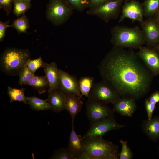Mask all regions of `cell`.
I'll list each match as a JSON object with an SVG mask.
<instances>
[{"label": "cell", "instance_id": "603a6c76", "mask_svg": "<svg viewBox=\"0 0 159 159\" xmlns=\"http://www.w3.org/2000/svg\"><path fill=\"white\" fill-rule=\"evenodd\" d=\"M7 89V92L10 98V103L18 101L25 104H27L26 97L24 94L25 88L18 89L9 86Z\"/></svg>", "mask_w": 159, "mask_h": 159}, {"label": "cell", "instance_id": "ac0fdd59", "mask_svg": "<svg viewBox=\"0 0 159 159\" xmlns=\"http://www.w3.org/2000/svg\"><path fill=\"white\" fill-rule=\"evenodd\" d=\"M74 121H72V129L68 148L73 154L74 159H77L82 154L84 151L81 143L82 137L80 135H77L76 133Z\"/></svg>", "mask_w": 159, "mask_h": 159}, {"label": "cell", "instance_id": "2e32d148", "mask_svg": "<svg viewBox=\"0 0 159 159\" xmlns=\"http://www.w3.org/2000/svg\"><path fill=\"white\" fill-rule=\"evenodd\" d=\"M135 100L132 98H121L113 104V110L122 116L131 117L137 109Z\"/></svg>", "mask_w": 159, "mask_h": 159}, {"label": "cell", "instance_id": "1f68e13d", "mask_svg": "<svg viewBox=\"0 0 159 159\" xmlns=\"http://www.w3.org/2000/svg\"><path fill=\"white\" fill-rule=\"evenodd\" d=\"M14 0H0V7L3 9L7 15L10 14Z\"/></svg>", "mask_w": 159, "mask_h": 159}, {"label": "cell", "instance_id": "cb8c5ba5", "mask_svg": "<svg viewBox=\"0 0 159 159\" xmlns=\"http://www.w3.org/2000/svg\"><path fill=\"white\" fill-rule=\"evenodd\" d=\"M143 9L145 16L150 17L155 15L159 10V0H145Z\"/></svg>", "mask_w": 159, "mask_h": 159}, {"label": "cell", "instance_id": "5bb4252c", "mask_svg": "<svg viewBox=\"0 0 159 159\" xmlns=\"http://www.w3.org/2000/svg\"><path fill=\"white\" fill-rule=\"evenodd\" d=\"M49 83L48 92L59 88L60 79L59 69L55 62L45 63L43 67Z\"/></svg>", "mask_w": 159, "mask_h": 159}, {"label": "cell", "instance_id": "6da1fadb", "mask_svg": "<svg viewBox=\"0 0 159 159\" xmlns=\"http://www.w3.org/2000/svg\"><path fill=\"white\" fill-rule=\"evenodd\" d=\"M97 67L103 80L121 98L139 100L150 90L153 76L133 51L114 47Z\"/></svg>", "mask_w": 159, "mask_h": 159}, {"label": "cell", "instance_id": "d4e9b609", "mask_svg": "<svg viewBox=\"0 0 159 159\" xmlns=\"http://www.w3.org/2000/svg\"><path fill=\"white\" fill-rule=\"evenodd\" d=\"M10 27L15 29L19 33H25L29 27L28 18L24 14L14 20Z\"/></svg>", "mask_w": 159, "mask_h": 159}, {"label": "cell", "instance_id": "83f0119b", "mask_svg": "<svg viewBox=\"0 0 159 159\" xmlns=\"http://www.w3.org/2000/svg\"><path fill=\"white\" fill-rule=\"evenodd\" d=\"M54 159H74L73 154L68 148H61L56 150L51 158Z\"/></svg>", "mask_w": 159, "mask_h": 159}, {"label": "cell", "instance_id": "4316f807", "mask_svg": "<svg viewBox=\"0 0 159 159\" xmlns=\"http://www.w3.org/2000/svg\"><path fill=\"white\" fill-rule=\"evenodd\" d=\"M74 9L82 12L91 5L90 0H65Z\"/></svg>", "mask_w": 159, "mask_h": 159}, {"label": "cell", "instance_id": "f546056e", "mask_svg": "<svg viewBox=\"0 0 159 159\" xmlns=\"http://www.w3.org/2000/svg\"><path fill=\"white\" fill-rule=\"evenodd\" d=\"M120 142L122 145V149L119 154V158L120 159H132L133 154L129 147L127 141L121 140Z\"/></svg>", "mask_w": 159, "mask_h": 159}, {"label": "cell", "instance_id": "5b68a950", "mask_svg": "<svg viewBox=\"0 0 159 159\" xmlns=\"http://www.w3.org/2000/svg\"><path fill=\"white\" fill-rule=\"evenodd\" d=\"M73 10L65 0H49L46 6V17L54 25H60L69 19Z\"/></svg>", "mask_w": 159, "mask_h": 159}, {"label": "cell", "instance_id": "277c9868", "mask_svg": "<svg viewBox=\"0 0 159 159\" xmlns=\"http://www.w3.org/2000/svg\"><path fill=\"white\" fill-rule=\"evenodd\" d=\"M30 58V51L27 49L7 48L1 55V70L9 75H18Z\"/></svg>", "mask_w": 159, "mask_h": 159}, {"label": "cell", "instance_id": "9c48e42d", "mask_svg": "<svg viewBox=\"0 0 159 159\" xmlns=\"http://www.w3.org/2000/svg\"><path fill=\"white\" fill-rule=\"evenodd\" d=\"M125 126L117 123L114 117L107 118L90 125V128L82 138L102 136L111 130H118Z\"/></svg>", "mask_w": 159, "mask_h": 159}, {"label": "cell", "instance_id": "ffe728a7", "mask_svg": "<svg viewBox=\"0 0 159 159\" xmlns=\"http://www.w3.org/2000/svg\"><path fill=\"white\" fill-rule=\"evenodd\" d=\"M25 85L30 86L40 94L46 92L49 87V83L46 75L40 76L34 75Z\"/></svg>", "mask_w": 159, "mask_h": 159}, {"label": "cell", "instance_id": "484cf974", "mask_svg": "<svg viewBox=\"0 0 159 159\" xmlns=\"http://www.w3.org/2000/svg\"><path fill=\"white\" fill-rule=\"evenodd\" d=\"M14 13L17 16L24 14L31 7L30 2L23 0H14Z\"/></svg>", "mask_w": 159, "mask_h": 159}, {"label": "cell", "instance_id": "60d3db41", "mask_svg": "<svg viewBox=\"0 0 159 159\" xmlns=\"http://www.w3.org/2000/svg\"><path fill=\"white\" fill-rule=\"evenodd\" d=\"M125 0L126 1V2H127V1H131V0Z\"/></svg>", "mask_w": 159, "mask_h": 159}, {"label": "cell", "instance_id": "8992f818", "mask_svg": "<svg viewBox=\"0 0 159 159\" xmlns=\"http://www.w3.org/2000/svg\"><path fill=\"white\" fill-rule=\"evenodd\" d=\"M88 100L107 105L113 104L121 98L114 90L105 81L94 83L89 93Z\"/></svg>", "mask_w": 159, "mask_h": 159}, {"label": "cell", "instance_id": "30bf717a", "mask_svg": "<svg viewBox=\"0 0 159 159\" xmlns=\"http://www.w3.org/2000/svg\"><path fill=\"white\" fill-rule=\"evenodd\" d=\"M137 54L150 70L153 76L159 75V54L154 48L141 46Z\"/></svg>", "mask_w": 159, "mask_h": 159}, {"label": "cell", "instance_id": "3957f363", "mask_svg": "<svg viewBox=\"0 0 159 159\" xmlns=\"http://www.w3.org/2000/svg\"><path fill=\"white\" fill-rule=\"evenodd\" d=\"M110 42L114 47L138 49L145 44L143 33L138 26H117L111 29Z\"/></svg>", "mask_w": 159, "mask_h": 159}, {"label": "cell", "instance_id": "74e56055", "mask_svg": "<svg viewBox=\"0 0 159 159\" xmlns=\"http://www.w3.org/2000/svg\"><path fill=\"white\" fill-rule=\"evenodd\" d=\"M155 15H156V18L155 19L159 25V10Z\"/></svg>", "mask_w": 159, "mask_h": 159}, {"label": "cell", "instance_id": "44dd1931", "mask_svg": "<svg viewBox=\"0 0 159 159\" xmlns=\"http://www.w3.org/2000/svg\"><path fill=\"white\" fill-rule=\"evenodd\" d=\"M27 104L31 109L37 111L51 109L48 102V99H42L35 96L26 97Z\"/></svg>", "mask_w": 159, "mask_h": 159}, {"label": "cell", "instance_id": "9a60e30c", "mask_svg": "<svg viewBox=\"0 0 159 159\" xmlns=\"http://www.w3.org/2000/svg\"><path fill=\"white\" fill-rule=\"evenodd\" d=\"M48 102L51 108L55 112L66 110V95L59 88L48 92Z\"/></svg>", "mask_w": 159, "mask_h": 159}, {"label": "cell", "instance_id": "4dcf8cb0", "mask_svg": "<svg viewBox=\"0 0 159 159\" xmlns=\"http://www.w3.org/2000/svg\"><path fill=\"white\" fill-rule=\"evenodd\" d=\"M45 62L43 60L41 57L33 60L29 59L26 66L34 74L36 70L40 67H43Z\"/></svg>", "mask_w": 159, "mask_h": 159}, {"label": "cell", "instance_id": "ba28073f", "mask_svg": "<svg viewBox=\"0 0 159 159\" xmlns=\"http://www.w3.org/2000/svg\"><path fill=\"white\" fill-rule=\"evenodd\" d=\"M86 114L90 125L107 118L114 117L115 111L102 102L88 100Z\"/></svg>", "mask_w": 159, "mask_h": 159}, {"label": "cell", "instance_id": "8fae6325", "mask_svg": "<svg viewBox=\"0 0 159 159\" xmlns=\"http://www.w3.org/2000/svg\"><path fill=\"white\" fill-rule=\"evenodd\" d=\"M140 23L147 47L151 48L159 43V25L155 19L149 17Z\"/></svg>", "mask_w": 159, "mask_h": 159}, {"label": "cell", "instance_id": "52a82bcc", "mask_svg": "<svg viewBox=\"0 0 159 159\" xmlns=\"http://www.w3.org/2000/svg\"><path fill=\"white\" fill-rule=\"evenodd\" d=\"M123 0H113L97 7L89 8L87 13L96 16L105 22L118 17Z\"/></svg>", "mask_w": 159, "mask_h": 159}, {"label": "cell", "instance_id": "d6a6232c", "mask_svg": "<svg viewBox=\"0 0 159 159\" xmlns=\"http://www.w3.org/2000/svg\"><path fill=\"white\" fill-rule=\"evenodd\" d=\"M155 105L150 102L148 98L145 99V105L148 119L150 120L152 118L153 114L155 108Z\"/></svg>", "mask_w": 159, "mask_h": 159}, {"label": "cell", "instance_id": "4fadbf2b", "mask_svg": "<svg viewBox=\"0 0 159 159\" xmlns=\"http://www.w3.org/2000/svg\"><path fill=\"white\" fill-rule=\"evenodd\" d=\"M58 71L59 89L65 94H74L81 99L82 96L80 90L78 80L76 77L60 69H59Z\"/></svg>", "mask_w": 159, "mask_h": 159}, {"label": "cell", "instance_id": "e575fe53", "mask_svg": "<svg viewBox=\"0 0 159 159\" xmlns=\"http://www.w3.org/2000/svg\"><path fill=\"white\" fill-rule=\"evenodd\" d=\"M148 99L150 102L156 104L159 102V92L158 91H155Z\"/></svg>", "mask_w": 159, "mask_h": 159}, {"label": "cell", "instance_id": "7402d4cb", "mask_svg": "<svg viewBox=\"0 0 159 159\" xmlns=\"http://www.w3.org/2000/svg\"><path fill=\"white\" fill-rule=\"evenodd\" d=\"M94 78L90 76H82L78 80L80 91L82 96L87 97L94 84Z\"/></svg>", "mask_w": 159, "mask_h": 159}, {"label": "cell", "instance_id": "d590c367", "mask_svg": "<svg viewBox=\"0 0 159 159\" xmlns=\"http://www.w3.org/2000/svg\"><path fill=\"white\" fill-rule=\"evenodd\" d=\"M112 0H90L91 5L90 8L97 7L107 2Z\"/></svg>", "mask_w": 159, "mask_h": 159}, {"label": "cell", "instance_id": "ab89813d", "mask_svg": "<svg viewBox=\"0 0 159 159\" xmlns=\"http://www.w3.org/2000/svg\"><path fill=\"white\" fill-rule=\"evenodd\" d=\"M26 1L30 2L31 0H23Z\"/></svg>", "mask_w": 159, "mask_h": 159}, {"label": "cell", "instance_id": "7a4b0ae2", "mask_svg": "<svg viewBox=\"0 0 159 159\" xmlns=\"http://www.w3.org/2000/svg\"><path fill=\"white\" fill-rule=\"evenodd\" d=\"M81 143L83 151L92 159H119L118 146L102 136L82 137Z\"/></svg>", "mask_w": 159, "mask_h": 159}, {"label": "cell", "instance_id": "e0dca14e", "mask_svg": "<svg viewBox=\"0 0 159 159\" xmlns=\"http://www.w3.org/2000/svg\"><path fill=\"white\" fill-rule=\"evenodd\" d=\"M141 127L143 132L151 140L156 141L159 139V116L143 120Z\"/></svg>", "mask_w": 159, "mask_h": 159}, {"label": "cell", "instance_id": "f1b7e54d", "mask_svg": "<svg viewBox=\"0 0 159 159\" xmlns=\"http://www.w3.org/2000/svg\"><path fill=\"white\" fill-rule=\"evenodd\" d=\"M34 75L26 65L20 72L18 84L22 86L25 85Z\"/></svg>", "mask_w": 159, "mask_h": 159}, {"label": "cell", "instance_id": "f35d334b", "mask_svg": "<svg viewBox=\"0 0 159 159\" xmlns=\"http://www.w3.org/2000/svg\"><path fill=\"white\" fill-rule=\"evenodd\" d=\"M154 48L156 49L159 54V43L157 44L154 47Z\"/></svg>", "mask_w": 159, "mask_h": 159}, {"label": "cell", "instance_id": "d6986e66", "mask_svg": "<svg viewBox=\"0 0 159 159\" xmlns=\"http://www.w3.org/2000/svg\"><path fill=\"white\" fill-rule=\"evenodd\" d=\"M65 94L66 110L70 115L72 121H74L77 115L81 110L83 102L79 97L74 94Z\"/></svg>", "mask_w": 159, "mask_h": 159}, {"label": "cell", "instance_id": "836d02e7", "mask_svg": "<svg viewBox=\"0 0 159 159\" xmlns=\"http://www.w3.org/2000/svg\"><path fill=\"white\" fill-rule=\"evenodd\" d=\"M10 20L6 22L0 21V41L2 42L5 37L6 30L8 27H10L9 24Z\"/></svg>", "mask_w": 159, "mask_h": 159}, {"label": "cell", "instance_id": "8d00e7d4", "mask_svg": "<svg viewBox=\"0 0 159 159\" xmlns=\"http://www.w3.org/2000/svg\"><path fill=\"white\" fill-rule=\"evenodd\" d=\"M77 159H92V158L89 155L83 152L82 154Z\"/></svg>", "mask_w": 159, "mask_h": 159}, {"label": "cell", "instance_id": "7c38bea8", "mask_svg": "<svg viewBox=\"0 0 159 159\" xmlns=\"http://www.w3.org/2000/svg\"><path fill=\"white\" fill-rule=\"evenodd\" d=\"M144 15L143 8L140 3L135 0L127 1L122 7L119 22L120 23L125 19L128 18L141 23L144 21Z\"/></svg>", "mask_w": 159, "mask_h": 159}]
</instances>
